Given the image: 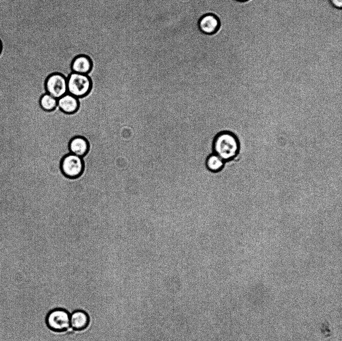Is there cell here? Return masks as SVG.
Listing matches in <instances>:
<instances>
[{"label":"cell","instance_id":"6da1fadb","mask_svg":"<svg viewBox=\"0 0 342 341\" xmlns=\"http://www.w3.org/2000/svg\"><path fill=\"white\" fill-rule=\"evenodd\" d=\"M240 149L238 137L230 131H222L218 133L213 141L214 154L219 156L224 162L234 160L239 154Z\"/></svg>","mask_w":342,"mask_h":341},{"label":"cell","instance_id":"7a4b0ae2","mask_svg":"<svg viewBox=\"0 0 342 341\" xmlns=\"http://www.w3.org/2000/svg\"><path fill=\"white\" fill-rule=\"evenodd\" d=\"M68 93L77 98L89 94L92 87V82L88 74L72 72L67 77Z\"/></svg>","mask_w":342,"mask_h":341},{"label":"cell","instance_id":"3957f363","mask_svg":"<svg viewBox=\"0 0 342 341\" xmlns=\"http://www.w3.org/2000/svg\"><path fill=\"white\" fill-rule=\"evenodd\" d=\"M46 322L49 328L55 332H64L70 328V314L63 308H56L47 314Z\"/></svg>","mask_w":342,"mask_h":341},{"label":"cell","instance_id":"277c9868","mask_svg":"<svg viewBox=\"0 0 342 341\" xmlns=\"http://www.w3.org/2000/svg\"><path fill=\"white\" fill-rule=\"evenodd\" d=\"M84 169V163L82 157L71 153L65 156L61 162V170L63 174L70 178L80 176Z\"/></svg>","mask_w":342,"mask_h":341},{"label":"cell","instance_id":"5b68a950","mask_svg":"<svg viewBox=\"0 0 342 341\" xmlns=\"http://www.w3.org/2000/svg\"><path fill=\"white\" fill-rule=\"evenodd\" d=\"M45 84L47 93L57 99L68 93L67 78L61 73L49 74Z\"/></svg>","mask_w":342,"mask_h":341},{"label":"cell","instance_id":"8992f818","mask_svg":"<svg viewBox=\"0 0 342 341\" xmlns=\"http://www.w3.org/2000/svg\"><path fill=\"white\" fill-rule=\"evenodd\" d=\"M160 28L172 25L164 0H145Z\"/></svg>","mask_w":342,"mask_h":341},{"label":"cell","instance_id":"52a82bcc","mask_svg":"<svg viewBox=\"0 0 342 341\" xmlns=\"http://www.w3.org/2000/svg\"><path fill=\"white\" fill-rule=\"evenodd\" d=\"M80 102L78 98L67 93L58 99L57 106L62 112L67 114H72L79 109Z\"/></svg>","mask_w":342,"mask_h":341},{"label":"cell","instance_id":"ba28073f","mask_svg":"<svg viewBox=\"0 0 342 341\" xmlns=\"http://www.w3.org/2000/svg\"><path fill=\"white\" fill-rule=\"evenodd\" d=\"M69 149L70 153L83 158L89 152V143L85 138L76 136L70 140Z\"/></svg>","mask_w":342,"mask_h":341},{"label":"cell","instance_id":"9c48e42d","mask_svg":"<svg viewBox=\"0 0 342 341\" xmlns=\"http://www.w3.org/2000/svg\"><path fill=\"white\" fill-rule=\"evenodd\" d=\"M90 323L88 314L83 310H76L70 314V327L75 330L86 329Z\"/></svg>","mask_w":342,"mask_h":341},{"label":"cell","instance_id":"30bf717a","mask_svg":"<svg viewBox=\"0 0 342 341\" xmlns=\"http://www.w3.org/2000/svg\"><path fill=\"white\" fill-rule=\"evenodd\" d=\"M92 68V63L90 58L85 55H80L76 57L71 64L72 72L89 74Z\"/></svg>","mask_w":342,"mask_h":341},{"label":"cell","instance_id":"8fae6325","mask_svg":"<svg viewBox=\"0 0 342 341\" xmlns=\"http://www.w3.org/2000/svg\"><path fill=\"white\" fill-rule=\"evenodd\" d=\"M219 23L217 18L213 14L203 16L199 20V26L204 33L210 34L215 32L219 27Z\"/></svg>","mask_w":342,"mask_h":341},{"label":"cell","instance_id":"7c38bea8","mask_svg":"<svg viewBox=\"0 0 342 341\" xmlns=\"http://www.w3.org/2000/svg\"><path fill=\"white\" fill-rule=\"evenodd\" d=\"M39 104L42 110L47 112H51L57 106L58 99L46 93L41 96Z\"/></svg>","mask_w":342,"mask_h":341},{"label":"cell","instance_id":"4fadbf2b","mask_svg":"<svg viewBox=\"0 0 342 341\" xmlns=\"http://www.w3.org/2000/svg\"><path fill=\"white\" fill-rule=\"evenodd\" d=\"M224 162L215 154H210L206 161L207 168L210 171L217 172L220 170L224 166Z\"/></svg>","mask_w":342,"mask_h":341},{"label":"cell","instance_id":"5bb4252c","mask_svg":"<svg viewBox=\"0 0 342 341\" xmlns=\"http://www.w3.org/2000/svg\"><path fill=\"white\" fill-rule=\"evenodd\" d=\"M331 5L335 8H341L342 0H329Z\"/></svg>","mask_w":342,"mask_h":341},{"label":"cell","instance_id":"9a60e30c","mask_svg":"<svg viewBox=\"0 0 342 341\" xmlns=\"http://www.w3.org/2000/svg\"><path fill=\"white\" fill-rule=\"evenodd\" d=\"M2 48H3L2 43V42L0 40V54H1V52L2 51Z\"/></svg>","mask_w":342,"mask_h":341},{"label":"cell","instance_id":"2e32d148","mask_svg":"<svg viewBox=\"0 0 342 341\" xmlns=\"http://www.w3.org/2000/svg\"><path fill=\"white\" fill-rule=\"evenodd\" d=\"M237 0L240 1V2H244V1H246V0Z\"/></svg>","mask_w":342,"mask_h":341}]
</instances>
